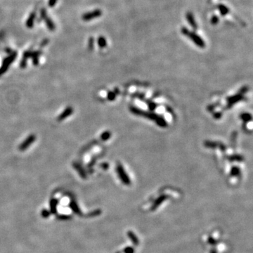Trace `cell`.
I'll return each mask as SVG.
<instances>
[{
	"instance_id": "6da1fadb",
	"label": "cell",
	"mask_w": 253,
	"mask_h": 253,
	"mask_svg": "<svg viewBox=\"0 0 253 253\" xmlns=\"http://www.w3.org/2000/svg\"><path fill=\"white\" fill-rule=\"evenodd\" d=\"M181 33H182L184 35L189 37L190 39L196 44V45H197V46H198L200 47H202V48L205 47V42H204V41L195 33L190 32V30H188V29L186 28V27H183L182 28H181Z\"/></svg>"
},
{
	"instance_id": "7a4b0ae2",
	"label": "cell",
	"mask_w": 253,
	"mask_h": 253,
	"mask_svg": "<svg viewBox=\"0 0 253 253\" xmlns=\"http://www.w3.org/2000/svg\"><path fill=\"white\" fill-rule=\"evenodd\" d=\"M16 56H17V53L16 51H14V52L11 53L9 57L4 59L2 63V65H1V68H0V77L8 70L9 67L10 66L11 64L13 63V61L16 59Z\"/></svg>"
},
{
	"instance_id": "3957f363",
	"label": "cell",
	"mask_w": 253,
	"mask_h": 253,
	"mask_svg": "<svg viewBox=\"0 0 253 253\" xmlns=\"http://www.w3.org/2000/svg\"><path fill=\"white\" fill-rule=\"evenodd\" d=\"M36 140V136L35 134H30L27 137L23 142H22L19 146V150L21 151L26 150L30 146V145L33 144Z\"/></svg>"
},
{
	"instance_id": "277c9868",
	"label": "cell",
	"mask_w": 253,
	"mask_h": 253,
	"mask_svg": "<svg viewBox=\"0 0 253 253\" xmlns=\"http://www.w3.org/2000/svg\"><path fill=\"white\" fill-rule=\"evenodd\" d=\"M102 15V11L100 9H96L91 12H88V13H85L82 15V20L85 21H89L94 18H97L100 17Z\"/></svg>"
},
{
	"instance_id": "5b68a950",
	"label": "cell",
	"mask_w": 253,
	"mask_h": 253,
	"mask_svg": "<svg viewBox=\"0 0 253 253\" xmlns=\"http://www.w3.org/2000/svg\"><path fill=\"white\" fill-rule=\"evenodd\" d=\"M73 113V109L72 107H68L66 108L60 114L59 117H58V120L59 121H62L64 120L65 119H66L68 117H69L70 115H71Z\"/></svg>"
},
{
	"instance_id": "8992f818",
	"label": "cell",
	"mask_w": 253,
	"mask_h": 253,
	"mask_svg": "<svg viewBox=\"0 0 253 253\" xmlns=\"http://www.w3.org/2000/svg\"><path fill=\"white\" fill-rule=\"evenodd\" d=\"M167 198V196H166V195H162V196H160L158 199L155 200V201L154 202L153 206L151 207L152 211H154V210H156V209L158 208V207H159L160 205H161V203L164 202V201Z\"/></svg>"
},
{
	"instance_id": "52a82bcc",
	"label": "cell",
	"mask_w": 253,
	"mask_h": 253,
	"mask_svg": "<svg viewBox=\"0 0 253 253\" xmlns=\"http://www.w3.org/2000/svg\"><path fill=\"white\" fill-rule=\"evenodd\" d=\"M73 166L74 167V168L75 169V170L78 172V174H80V176H81L82 178L83 179H85L87 178V174H86V172H85L84 169L82 168V166L80 165L79 163L77 162H73Z\"/></svg>"
},
{
	"instance_id": "ba28073f",
	"label": "cell",
	"mask_w": 253,
	"mask_h": 253,
	"mask_svg": "<svg viewBox=\"0 0 253 253\" xmlns=\"http://www.w3.org/2000/svg\"><path fill=\"white\" fill-rule=\"evenodd\" d=\"M186 19L188 21V23L189 25L193 27V29L196 30L198 28V25L197 23H196V21H195V18L194 16H193V13H190V12H188V13H186Z\"/></svg>"
},
{
	"instance_id": "9c48e42d",
	"label": "cell",
	"mask_w": 253,
	"mask_h": 253,
	"mask_svg": "<svg viewBox=\"0 0 253 253\" xmlns=\"http://www.w3.org/2000/svg\"><path fill=\"white\" fill-rule=\"evenodd\" d=\"M70 208H71V210L75 213L76 214H78V215H81L82 214V212L80 210V208H79L78 205L77 204V202H75V200H71V202H70V205H69Z\"/></svg>"
},
{
	"instance_id": "30bf717a",
	"label": "cell",
	"mask_w": 253,
	"mask_h": 253,
	"mask_svg": "<svg viewBox=\"0 0 253 253\" xmlns=\"http://www.w3.org/2000/svg\"><path fill=\"white\" fill-rule=\"evenodd\" d=\"M36 17V13L35 12L33 11V13H30V15L29 16L28 18H27V21H26V26L28 27V28H32L34 25V21Z\"/></svg>"
},
{
	"instance_id": "8fae6325",
	"label": "cell",
	"mask_w": 253,
	"mask_h": 253,
	"mask_svg": "<svg viewBox=\"0 0 253 253\" xmlns=\"http://www.w3.org/2000/svg\"><path fill=\"white\" fill-rule=\"evenodd\" d=\"M127 236L129 237V238L132 240V243L134 245H138L139 244V240L138 238H137V236H136V234L134 232H132V231H129L127 232Z\"/></svg>"
},
{
	"instance_id": "7c38bea8",
	"label": "cell",
	"mask_w": 253,
	"mask_h": 253,
	"mask_svg": "<svg viewBox=\"0 0 253 253\" xmlns=\"http://www.w3.org/2000/svg\"><path fill=\"white\" fill-rule=\"evenodd\" d=\"M58 202H59V200L56 198H52L50 200V211L52 214H56V208H57V205H58Z\"/></svg>"
},
{
	"instance_id": "4fadbf2b",
	"label": "cell",
	"mask_w": 253,
	"mask_h": 253,
	"mask_svg": "<svg viewBox=\"0 0 253 253\" xmlns=\"http://www.w3.org/2000/svg\"><path fill=\"white\" fill-rule=\"evenodd\" d=\"M45 21L46 22V24H47V27L49 28V30H51V31H54L55 28H56V27H55V25L52 20L47 16V17L45 19Z\"/></svg>"
},
{
	"instance_id": "5bb4252c",
	"label": "cell",
	"mask_w": 253,
	"mask_h": 253,
	"mask_svg": "<svg viewBox=\"0 0 253 253\" xmlns=\"http://www.w3.org/2000/svg\"><path fill=\"white\" fill-rule=\"evenodd\" d=\"M40 55V53L39 51H34V52H32L31 57L33 59V63L34 65H37L39 63V56Z\"/></svg>"
},
{
	"instance_id": "9a60e30c",
	"label": "cell",
	"mask_w": 253,
	"mask_h": 253,
	"mask_svg": "<svg viewBox=\"0 0 253 253\" xmlns=\"http://www.w3.org/2000/svg\"><path fill=\"white\" fill-rule=\"evenodd\" d=\"M218 9H219L220 13L222 16H225V15L228 14V12H229V9L226 6H224V4H219L218 5Z\"/></svg>"
},
{
	"instance_id": "2e32d148",
	"label": "cell",
	"mask_w": 253,
	"mask_h": 253,
	"mask_svg": "<svg viewBox=\"0 0 253 253\" xmlns=\"http://www.w3.org/2000/svg\"><path fill=\"white\" fill-rule=\"evenodd\" d=\"M98 44L101 48H103L107 45V42H106V39L103 37H99L98 39Z\"/></svg>"
},
{
	"instance_id": "e0dca14e",
	"label": "cell",
	"mask_w": 253,
	"mask_h": 253,
	"mask_svg": "<svg viewBox=\"0 0 253 253\" xmlns=\"http://www.w3.org/2000/svg\"><path fill=\"white\" fill-rule=\"evenodd\" d=\"M101 212L100 210H94V211L91 212V213H89V217H96V216H98L99 215Z\"/></svg>"
},
{
	"instance_id": "ac0fdd59",
	"label": "cell",
	"mask_w": 253,
	"mask_h": 253,
	"mask_svg": "<svg viewBox=\"0 0 253 253\" xmlns=\"http://www.w3.org/2000/svg\"><path fill=\"white\" fill-rule=\"evenodd\" d=\"M41 214H42V217L43 218H47L49 217L50 212L48 211L47 210H46V209H44V210H42V212H41Z\"/></svg>"
},
{
	"instance_id": "d6986e66",
	"label": "cell",
	"mask_w": 253,
	"mask_h": 253,
	"mask_svg": "<svg viewBox=\"0 0 253 253\" xmlns=\"http://www.w3.org/2000/svg\"><path fill=\"white\" fill-rule=\"evenodd\" d=\"M124 252L125 253H134V248L131 246L126 247L124 249Z\"/></svg>"
},
{
	"instance_id": "ffe728a7",
	"label": "cell",
	"mask_w": 253,
	"mask_h": 253,
	"mask_svg": "<svg viewBox=\"0 0 253 253\" xmlns=\"http://www.w3.org/2000/svg\"><path fill=\"white\" fill-rule=\"evenodd\" d=\"M219 21V18L217 17V16H212V18H211V23L212 25H217Z\"/></svg>"
},
{
	"instance_id": "44dd1931",
	"label": "cell",
	"mask_w": 253,
	"mask_h": 253,
	"mask_svg": "<svg viewBox=\"0 0 253 253\" xmlns=\"http://www.w3.org/2000/svg\"><path fill=\"white\" fill-rule=\"evenodd\" d=\"M208 241V243H210V245H216L217 243V240H216L215 239H214V238H212V237H209Z\"/></svg>"
},
{
	"instance_id": "7402d4cb",
	"label": "cell",
	"mask_w": 253,
	"mask_h": 253,
	"mask_svg": "<svg viewBox=\"0 0 253 253\" xmlns=\"http://www.w3.org/2000/svg\"><path fill=\"white\" fill-rule=\"evenodd\" d=\"M41 16H42V18L44 20L47 17V11H46V9H42V11H41Z\"/></svg>"
},
{
	"instance_id": "603a6c76",
	"label": "cell",
	"mask_w": 253,
	"mask_h": 253,
	"mask_svg": "<svg viewBox=\"0 0 253 253\" xmlns=\"http://www.w3.org/2000/svg\"><path fill=\"white\" fill-rule=\"evenodd\" d=\"M57 2V0H49V6L50 7H54Z\"/></svg>"
},
{
	"instance_id": "cb8c5ba5",
	"label": "cell",
	"mask_w": 253,
	"mask_h": 253,
	"mask_svg": "<svg viewBox=\"0 0 253 253\" xmlns=\"http://www.w3.org/2000/svg\"><path fill=\"white\" fill-rule=\"evenodd\" d=\"M93 45H94V39L92 37L89 38V49H92L93 48Z\"/></svg>"
},
{
	"instance_id": "d4e9b609",
	"label": "cell",
	"mask_w": 253,
	"mask_h": 253,
	"mask_svg": "<svg viewBox=\"0 0 253 253\" xmlns=\"http://www.w3.org/2000/svg\"><path fill=\"white\" fill-rule=\"evenodd\" d=\"M109 134L106 132V133H104L103 135L101 136V138H103V140H106V138H109Z\"/></svg>"
},
{
	"instance_id": "484cf974",
	"label": "cell",
	"mask_w": 253,
	"mask_h": 253,
	"mask_svg": "<svg viewBox=\"0 0 253 253\" xmlns=\"http://www.w3.org/2000/svg\"><path fill=\"white\" fill-rule=\"evenodd\" d=\"M210 253H217V250H216L213 249V250H212L211 252H210Z\"/></svg>"
}]
</instances>
